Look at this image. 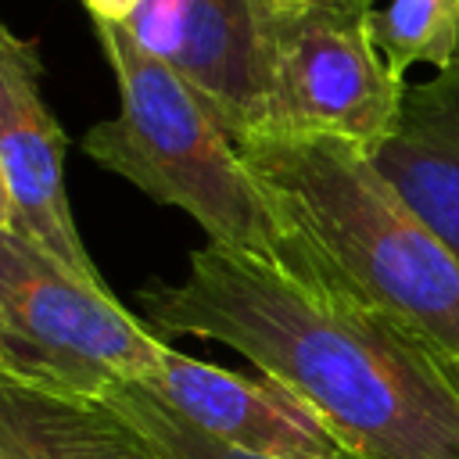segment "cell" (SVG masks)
Instances as JSON below:
<instances>
[{
    "label": "cell",
    "mask_w": 459,
    "mask_h": 459,
    "mask_svg": "<svg viewBox=\"0 0 459 459\" xmlns=\"http://www.w3.org/2000/svg\"><path fill=\"white\" fill-rule=\"evenodd\" d=\"M373 39L398 79L412 65L448 72L459 61V0H391L373 11Z\"/></svg>",
    "instance_id": "cell-11"
},
{
    "label": "cell",
    "mask_w": 459,
    "mask_h": 459,
    "mask_svg": "<svg viewBox=\"0 0 459 459\" xmlns=\"http://www.w3.org/2000/svg\"><path fill=\"white\" fill-rule=\"evenodd\" d=\"M111 409H118L158 452L161 459H265V455H247V452H237L230 445H219L212 441L208 434H201L197 427H190L179 412H172L169 405H161L147 387L140 384H126V387H115L108 398H104ZM337 459H366L359 455L355 448H348L344 455Z\"/></svg>",
    "instance_id": "cell-12"
},
{
    "label": "cell",
    "mask_w": 459,
    "mask_h": 459,
    "mask_svg": "<svg viewBox=\"0 0 459 459\" xmlns=\"http://www.w3.org/2000/svg\"><path fill=\"white\" fill-rule=\"evenodd\" d=\"M0 230L36 244L79 280L108 287L72 219L65 129L43 100L39 47L11 25H0Z\"/></svg>",
    "instance_id": "cell-6"
},
{
    "label": "cell",
    "mask_w": 459,
    "mask_h": 459,
    "mask_svg": "<svg viewBox=\"0 0 459 459\" xmlns=\"http://www.w3.org/2000/svg\"><path fill=\"white\" fill-rule=\"evenodd\" d=\"M0 459H161L108 402L57 398L0 377Z\"/></svg>",
    "instance_id": "cell-10"
},
{
    "label": "cell",
    "mask_w": 459,
    "mask_h": 459,
    "mask_svg": "<svg viewBox=\"0 0 459 459\" xmlns=\"http://www.w3.org/2000/svg\"><path fill=\"white\" fill-rule=\"evenodd\" d=\"M237 147L294 247L290 276L351 294L459 362V258L366 147L319 133Z\"/></svg>",
    "instance_id": "cell-2"
},
{
    "label": "cell",
    "mask_w": 459,
    "mask_h": 459,
    "mask_svg": "<svg viewBox=\"0 0 459 459\" xmlns=\"http://www.w3.org/2000/svg\"><path fill=\"white\" fill-rule=\"evenodd\" d=\"M79 4L86 7V14H90L93 22L126 25V22L136 14V7H140L143 0H79Z\"/></svg>",
    "instance_id": "cell-13"
},
{
    "label": "cell",
    "mask_w": 459,
    "mask_h": 459,
    "mask_svg": "<svg viewBox=\"0 0 459 459\" xmlns=\"http://www.w3.org/2000/svg\"><path fill=\"white\" fill-rule=\"evenodd\" d=\"M136 301L161 337L219 341L294 387L366 459H459L455 362L351 294L201 244Z\"/></svg>",
    "instance_id": "cell-1"
},
{
    "label": "cell",
    "mask_w": 459,
    "mask_h": 459,
    "mask_svg": "<svg viewBox=\"0 0 459 459\" xmlns=\"http://www.w3.org/2000/svg\"><path fill=\"white\" fill-rule=\"evenodd\" d=\"M219 445L265 459H337L348 452L330 420L269 373H237L169 348L140 384Z\"/></svg>",
    "instance_id": "cell-8"
},
{
    "label": "cell",
    "mask_w": 459,
    "mask_h": 459,
    "mask_svg": "<svg viewBox=\"0 0 459 459\" xmlns=\"http://www.w3.org/2000/svg\"><path fill=\"white\" fill-rule=\"evenodd\" d=\"M373 161L459 258V65L405 86L398 129Z\"/></svg>",
    "instance_id": "cell-9"
},
{
    "label": "cell",
    "mask_w": 459,
    "mask_h": 459,
    "mask_svg": "<svg viewBox=\"0 0 459 459\" xmlns=\"http://www.w3.org/2000/svg\"><path fill=\"white\" fill-rule=\"evenodd\" d=\"M169 337L136 319L111 287H93L36 244L0 230V377L22 387L104 402L143 384Z\"/></svg>",
    "instance_id": "cell-4"
},
{
    "label": "cell",
    "mask_w": 459,
    "mask_h": 459,
    "mask_svg": "<svg viewBox=\"0 0 459 459\" xmlns=\"http://www.w3.org/2000/svg\"><path fill=\"white\" fill-rule=\"evenodd\" d=\"M179 72L233 143L269 126V61L258 0H143L126 22Z\"/></svg>",
    "instance_id": "cell-7"
},
{
    "label": "cell",
    "mask_w": 459,
    "mask_h": 459,
    "mask_svg": "<svg viewBox=\"0 0 459 459\" xmlns=\"http://www.w3.org/2000/svg\"><path fill=\"white\" fill-rule=\"evenodd\" d=\"M93 32L118 82V115L86 129L82 154L190 215L208 244L294 273V247L273 201L190 82L126 25L93 22Z\"/></svg>",
    "instance_id": "cell-3"
},
{
    "label": "cell",
    "mask_w": 459,
    "mask_h": 459,
    "mask_svg": "<svg viewBox=\"0 0 459 459\" xmlns=\"http://www.w3.org/2000/svg\"><path fill=\"white\" fill-rule=\"evenodd\" d=\"M455 369H459V362H455Z\"/></svg>",
    "instance_id": "cell-15"
},
{
    "label": "cell",
    "mask_w": 459,
    "mask_h": 459,
    "mask_svg": "<svg viewBox=\"0 0 459 459\" xmlns=\"http://www.w3.org/2000/svg\"><path fill=\"white\" fill-rule=\"evenodd\" d=\"M373 11L377 0L262 7L269 61L265 133L341 136L369 154L391 140L409 82L391 75L377 50Z\"/></svg>",
    "instance_id": "cell-5"
},
{
    "label": "cell",
    "mask_w": 459,
    "mask_h": 459,
    "mask_svg": "<svg viewBox=\"0 0 459 459\" xmlns=\"http://www.w3.org/2000/svg\"><path fill=\"white\" fill-rule=\"evenodd\" d=\"M265 11H280V7H294V4H308V0H258Z\"/></svg>",
    "instance_id": "cell-14"
},
{
    "label": "cell",
    "mask_w": 459,
    "mask_h": 459,
    "mask_svg": "<svg viewBox=\"0 0 459 459\" xmlns=\"http://www.w3.org/2000/svg\"><path fill=\"white\" fill-rule=\"evenodd\" d=\"M455 65H459V61H455Z\"/></svg>",
    "instance_id": "cell-16"
}]
</instances>
